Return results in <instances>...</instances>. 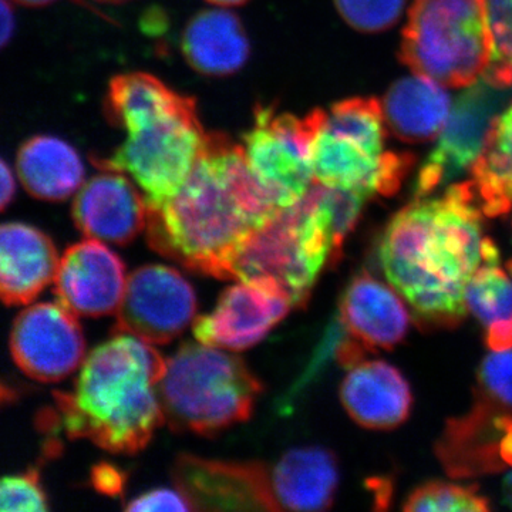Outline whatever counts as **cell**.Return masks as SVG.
<instances>
[{"mask_svg":"<svg viewBox=\"0 0 512 512\" xmlns=\"http://www.w3.org/2000/svg\"><path fill=\"white\" fill-rule=\"evenodd\" d=\"M500 454L505 466L512 467V419L505 423L500 443Z\"/></svg>","mask_w":512,"mask_h":512,"instance_id":"36","label":"cell"},{"mask_svg":"<svg viewBox=\"0 0 512 512\" xmlns=\"http://www.w3.org/2000/svg\"><path fill=\"white\" fill-rule=\"evenodd\" d=\"M0 19H2V46H8L9 40L12 39L15 33V13H13L12 5L9 0H2V12H0Z\"/></svg>","mask_w":512,"mask_h":512,"instance_id":"35","label":"cell"},{"mask_svg":"<svg viewBox=\"0 0 512 512\" xmlns=\"http://www.w3.org/2000/svg\"><path fill=\"white\" fill-rule=\"evenodd\" d=\"M340 399L357 424L370 430L396 429L409 417L412 392L402 373L382 360L349 367Z\"/></svg>","mask_w":512,"mask_h":512,"instance_id":"19","label":"cell"},{"mask_svg":"<svg viewBox=\"0 0 512 512\" xmlns=\"http://www.w3.org/2000/svg\"><path fill=\"white\" fill-rule=\"evenodd\" d=\"M93 483L101 493L114 495L123 487V476L116 468L103 464L94 468Z\"/></svg>","mask_w":512,"mask_h":512,"instance_id":"32","label":"cell"},{"mask_svg":"<svg viewBox=\"0 0 512 512\" xmlns=\"http://www.w3.org/2000/svg\"><path fill=\"white\" fill-rule=\"evenodd\" d=\"M295 308L291 293L275 279L239 281L222 293L214 311L194 323L198 342L239 352L252 348Z\"/></svg>","mask_w":512,"mask_h":512,"instance_id":"13","label":"cell"},{"mask_svg":"<svg viewBox=\"0 0 512 512\" xmlns=\"http://www.w3.org/2000/svg\"><path fill=\"white\" fill-rule=\"evenodd\" d=\"M0 180H2V195H0V205H2V210H5L10 202H12L13 197H15L16 191L15 175H13V171L10 170L9 165L5 160H2Z\"/></svg>","mask_w":512,"mask_h":512,"instance_id":"34","label":"cell"},{"mask_svg":"<svg viewBox=\"0 0 512 512\" xmlns=\"http://www.w3.org/2000/svg\"><path fill=\"white\" fill-rule=\"evenodd\" d=\"M400 293L369 272L352 279L340 303V325L365 348L392 349L409 330L410 315Z\"/></svg>","mask_w":512,"mask_h":512,"instance_id":"18","label":"cell"},{"mask_svg":"<svg viewBox=\"0 0 512 512\" xmlns=\"http://www.w3.org/2000/svg\"><path fill=\"white\" fill-rule=\"evenodd\" d=\"M485 342L493 352L512 349V320L494 323L485 332Z\"/></svg>","mask_w":512,"mask_h":512,"instance_id":"33","label":"cell"},{"mask_svg":"<svg viewBox=\"0 0 512 512\" xmlns=\"http://www.w3.org/2000/svg\"><path fill=\"white\" fill-rule=\"evenodd\" d=\"M165 365L150 343L116 333L84 359L73 392L53 393L60 426L111 453L143 450L164 423L157 386Z\"/></svg>","mask_w":512,"mask_h":512,"instance_id":"3","label":"cell"},{"mask_svg":"<svg viewBox=\"0 0 512 512\" xmlns=\"http://www.w3.org/2000/svg\"><path fill=\"white\" fill-rule=\"evenodd\" d=\"M16 173L32 197L64 201L84 184V165L79 153L62 138L35 136L20 146Z\"/></svg>","mask_w":512,"mask_h":512,"instance_id":"23","label":"cell"},{"mask_svg":"<svg viewBox=\"0 0 512 512\" xmlns=\"http://www.w3.org/2000/svg\"><path fill=\"white\" fill-rule=\"evenodd\" d=\"M59 255L45 232L22 222L0 229V293L9 306L28 305L52 284Z\"/></svg>","mask_w":512,"mask_h":512,"instance_id":"20","label":"cell"},{"mask_svg":"<svg viewBox=\"0 0 512 512\" xmlns=\"http://www.w3.org/2000/svg\"><path fill=\"white\" fill-rule=\"evenodd\" d=\"M2 512H37L47 510L46 495L36 470L6 476L0 485Z\"/></svg>","mask_w":512,"mask_h":512,"instance_id":"30","label":"cell"},{"mask_svg":"<svg viewBox=\"0 0 512 512\" xmlns=\"http://www.w3.org/2000/svg\"><path fill=\"white\" fill-rule=\"evenodd\" d=\"M12 2L28 6V8H42V6L50 5V3L56 2V0H12Z\"/></svg>","mask_w":512,"mask_h":512,"instance_id":"38","label":"cell"},{"mask_svg":"<svg viewBox=\"0 0 512 512\" xmlns=\"http://www.w3.org/2000/svg\"><path fill=\"white\" fill-rule=\"evenodd\" d=\"M190 99L174 92L153 74L124 73L111 79L104 113L113 126L121 127L127 133L180 109Z\"/></svg>","mask_w":512,"mask_h":512,"instance_id":"24","label":"cell"},{"mask_svg":"<svg viewBox=\"0 0 512 512\" xmlns=\"http://www.w3.org/2000/svg\"><path fill=\"white\" fill-rule=\"evenodd\" d=\"M177 490L200 511H284L276 463L211 460L183 454L175 460Z\"/></svg>","mask_w":512,"mask_h":512,"instance_id":"11","label":"cell"},{"mask_svg":"<svg viewBox=\"0 0 512 512\" xmlns=\"http://www.w3.org/2000/svg\"><path fill=\"white\" fill-rule=\"evenodd\" d=\"M181 50L195 72L227 77L247 64L251 45L241 19L225 9L201 10L181 37Z\"/></svg>","mask_w":512,"mask_h":512,"instance_id":"21","label":"cell"},{"mask_svg":"<svg viewBox=\"0 0 512 512\" xmlns=\"http://www.w3.org/2000/svg\"><path fill=\"white\" fill-rule=\"evenodd\" d=\"M96 2L106 3V5H120V3L130 2V0H96Z\"/></svg>","mask_w":512,"mask_h":512,"instance_id":"40","label":"cell"},{"mask_svg":"<svg viewBox=\"0 0 512 512\" xmlns=\"http://www.w3.org/2000/svg\"><path fill=\"white\" fill-rule=\"evenodd\" d=\"M470 171L484 214H507L512 208V103L495 116Z\"/></svg>","mask_w":512,"mask_h":512,"instance_id":"25","label":"cell"},{"mask_svg":"<svg viewBox=\"0 0 512 512\" xmlns=\"http://www.w3.org/2000/svg\"><path fill=\"white\" fill-rule=\"evenodd\" d=\"M512 419V349L493 352L478 370L476 397L470 412L448 421L436 454L450 476L498 473L505 463L501 437Z\"/></svg>","mask_w":512,"mask_h":512,"instance_id":"9","label":"cell"},{"mask_svg":"<svg viewBox=\"0 0 512 512\" xmlns=\"http://www.w3.org/2000/svg\"><path fill=\"white\" fill-rule=\"evenodd\" d=\"M134 181L116 170L94 175L77 191L72 215L87 238L124 245L147 224V201Z\"/></svg>","mask_w":512,"mask_h":512,"instance_id":"17","label":"cell"},{"mask_svg":"<svg viewBox=\"0 0 512 512\" xmlns=\"http://www.w3.org/2000/svg\"><path fill=\"white\" fill-rule=\"evenodd\" d=\"M261 390L241 357L198 340L167 360L157 386L164 423L202 436L248 420Z\"/></svg>","mask_w":512,"mask_h":512,"instance_id":"5","label":"cell"},{"mask_svg":"<svg viewBox=\"0 0 512 512\" xmlns=\"http://www.w3.org/2000/svg\"><path fill=\"white\" fill-rule=\"evenodd\" d=\"M13 362L39 382H60L84 362L86 343L76 315L56 303L19 313L10 332Z\"/></svg>","mask_w":512,"mask_h":512,"instance_id":"14","label":"cell"},{"mask_svg":"<svg viewBox=\"0 0 512 512\" xmlns=\"http://www.w3.org/2000/svg\"><path fill=\"white\" fill-rule=\"evenodd\" d=\"M215 6H221V8H235V6H242L248 2V0H207Z\"/></svg>","mask_w":512,"mask_h":512,"instance_id":"39","label":"cell"},{"mask_svg":"<svg viewBox=\"0 0 512 512\" xmlns=\"http://www.w3.org/2000/svg\"><path fill=\"white\" fill-rule=\"evenodd\" d=\"M197 296L177 269L146 265L127 278L116 312V333L136 336L150 345H167L191 325Z\"/></svg>","mask_w":512,"mask_h":512,"instance_id":"12","label":"cell"},{"mask_svg":"<svg viewBox=\"0 0 512 512\" xmlns=\"http://www.w3.org/2000/svg\"><path fill=\"white\" fill-rule=\"evenodd\" d=\"M400 60L443 86H474L493 60L487 0H414Z\"/></svg>","mask_w":512,"mask_h":512,"instance_id":"7","label":"cell"},{"mask_svg":"<svg viewBox=\"0 0 512 512\" xmlns=\"http://www.w3.org/2000/svg\"><path fill=\"white\" fill-rule=\"evenodd\" d=\"M406 511H488V501L474 488L433 481L421 485L404 504Z\"/></svg>","mask_w":512,"mask_h":512,"instance_id":"27","label":"cell"},{"mask_svg":"<svg viewBox=\"0 0 512 512\" xmlns=\"http://www.w3.org/2000/svg\"><path fill=\"white\" fill-rule=\"evenodd\" d=\"M503 494L505 503L510 505V507L512 508V473L508 474V476L505 477L503 483Z\"/></svg>","mask_w":512,"mask_h":512,"instance_id":"37","label":"cell"},{"mask_svg":"<svg viewBox=\"0 0 512 512\" xmlns=\"http://www.w3.org/2000/svg\"><path fill=\"white\" fill-rule=\"evenodd\" d=\"M382 107L390 131L406 143L437 138L453 109L443 84L420 74L397 80L384 96Z\"/></svg>","mask_w":512,"mask_h":512,"instance_id":"22","label":"cell"},{"mask_svg":"<svg viewBox=\"0 0 512 512\" xmlns=\"http://www.w3.org/2000/svg\"><path fill=\"white\" fill-rule=\"evenodd\" d=\"M279 210L249 170L242 144L208 133L180 191L147 205L148 244L192 272L231 279L239 249Z\"/></svg>","mask_w":512,"mask_h":512,"instance_id":"1","label":"cell"},{"mask_svg":"<svg viewBox=\"0 0 512 512\" xmlns=\"http://www.w3.org/2000/svg\"><path fill=\"white\" fill-rule=\"evenodd\" d=\"M208 133L192 99L173 113L127 131L113 156L94 161L104 170L127 174L143 191L147 205L170 200L188 180Z\"/></svg>","mask_w":512,"mask_h":512,"instance_id":"8","label":"cell"},{"mask_svg":"<svg viewBox=\"0 0 512 512\" xmlns=\"http://www.w3.org/2000/svg\"><path fill=\"white\" fill-rule=\"evenodd\" d=\"M127 511H191L190 501L180 490H168V488H158V490L148 491V493L134 498L126 505Z\"/></svg>","mask_w":512,"mask_h":512,"instance_id":"31","label":"cell"},{"mask_svg":"<svg viewBox=\"0 0 512 512\" xmlns=\"http://www.w3.org/2000/svg\"><path fill=\"white\" fill-rule=\"evenodd\" d=\"M56 302L83 318H100L119 309L127 278L123 262L97 239L74 244L60 259Z\"/></svg>","mask_w":512,"mask_h":512,"instance_id":"16","label":"cell"},{"mask_svg":"<svg viewBox=\"0 0 512 512\" xmlns=\"http://www.w3.org/2000/svg\"><path fill=\"white\" fill-rule=\"evenodd\" d=\"M466 306L485 329L512 320V279L500 268V254L490 238H485L483 265L467 286Z\"/></svg>","mask_w":512,"mask_h":512,"instance_id":"26","label":"cell"},{"mask_svg":"<svg viewBox=\"0 0 512 512\" xmlns=\"http://www.w3.org/2000/svg\"><path fill=\"white\" fill-rule=\"evenodd\" d=\"M500 90L503 89L484 79L458 97L436 147L421 165L416 198L427 197L441 184L471 168L483 150L495 116L500 113Z\"/></svg>","mask_w":512,"mask_h":512,"instance_id":"15","label":"cell"},{"mask_svg":"<svg viewBox=\"0 0 512 512\" xmlns=\"http://www.w3.org/2000/svg\"><path fill=\"white\" fill-rule=\"evenodd\" d=\"M473 183L440 198H416L384 229L379 259L390 285L421 322L453 328L467 313L466 292L484 262L481 205Z\"/></svg>","mask_w":512,"mask_h":512,"instance_id":"2","label":"cell"},{"mask_svg":"<svg viewBox=\"0 0 512 512\" xmlns=\"http://www.w3.org/2000/svg\"><path fill=\"white\" fill-rule=\"evenodd\" d=\"M343 20L362 33L392 28L402 16L407 0H333Z\"/></svg>","mask_w":512,"mask_h":512,"instance_id":"29","label":"cell"},{"mask_svg":"<svg viewBox=\"0 0 512 512\" xmlns=\"http://www.w3.org/2000/svg\"><path fill=\"white\" fill-rule=\"evenodd\" d=\"M325 111L316 109L303 119L278 113L274 106L255 109L254 126L242 137L249 170L276 207L295 205L311 191L312 141Z\"/></svg>","mask_w":512,"mask_h":512,"instance_id":"10","label":"cell"},{"mask_svg":"<svg viewBox=\"0 0 512 512\" xmlns=\"http://www.w3.org/2000/svg\"><path fill=\"white\" fill-rule=\"evenodd\" d=\"M382 104L370 97L342 100L323 114L312 141L315 184L366 198L396 194L412 170L409 153L384 151Z\"/></svg>","mask_w":512,"mask_h":512,"instance_id":"6","label":"cell"},{"mask_svg":"<svg viewBox=\"0 0 512 512\" xmlns=\"http://www.w3.org/2000/svg\"><path fill=\"white\" fill-rule=\"evenodd\" d=\"M333 190L313 184L291 207L255 229L239 249L231 279L271 278L291 293L295 308L305 306L323 266L339 258Z\"/></svg>","mask_w":512,"mask_h":512,"instance_id":"4","label":"cell"},{"mask_svg":"<svg viewBox=\"0 0 512 512\" xmlns=\"http://www.w3.org/2000/svg\"><path fill=\"white\" fill-rule=\"evenodd\" d=\"M493 60L484 79L495 87L512 86V0H487Z\"/></svg>","mask_w":512,"mask_h":512,"instance_id":"28","label":"cell"}]
</instances>
